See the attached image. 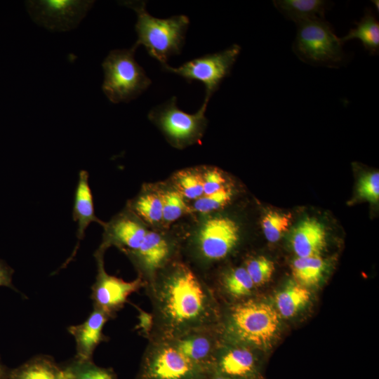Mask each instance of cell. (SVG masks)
I'll return each instance as SVG.
<instances>
[{"mask_svg":"<svg viewBox=\"0 0 379 379\" xmlns=\"http://www.w3.org/2000/svg\"><path fill=\"white\" fill-rule=\"evenodd\" d=\"M135 51L133 47L112 50L102 64L104 71L102 88L113 103L130 102L151 84V80L135 61Z\"/></svg>","mask_w":379,"mask_h":379,"instance_id":"cell-4","label":"cell"},{"mask_svg":"<svg viewBox=\"0 0 379 379\" xmlns=\"http://www.w3.org/2000/svg\"><path fill=\"white\" fill-rule=\"evenodd\" d=\"M222 286L230 296L237 299L249 296L255 288L244 267L228 272L222 278Z\"/></svg>","mask_w":379,"mask_h":379,"instance_id":"cell-25","label":"cell"},{"mask_svg":"<svg viewBox=\"0 0 379 379\" xmlns=\"http://www.w3.org/2000/svg\"><path fill=\"white\" fill-rule=\"evenodd\" d=\"M297 25L293 51L303 62L337 68L343 64V43L331 25L324 18H314Z\"/></svg>","mask_w":379,"mask_h":379,"instance_id":"cell-5","label":"cell"},{"mask_svg":"<svg viewBox=\"0 0 379 379\" xmlns=\"http://www.w3.org/2000/svg\"><path fill=\"white\" fill-rule=\"evenodd\" d=\"M93 1H28L27 6L32 19L39 25L54 32H64L77 27L92 7Z\"/></svg>","mask_w":379,"mask_h":379,"instance_id":"cell-9","label":"cell"},{"mask_svg":"<svg viewBox=\"0 0 379 379\" xmlns=\"http://www.w3.org/2000/svg\"><path fill=\"white\" fill-rule=\"evenodd\" d=\"M244 267L255 286H260L267 283L275 269L274 262L264 256L251 258Z\"/></svg>","mask_w":379,"mask_h":379,"instance_id":"cell-31","label":"cell"},{"mask_svg":"<svg viewBox=\"0 0 379 379\" xmlns=\"http://www.w3.org/2000/svg\"><path fill=\"white\" fill-rule=\"evenodd\" d=\"M276 8L296 24L314 18H324L328 4L323 0H276Z\"/></svg>","mask_w":379,"mask_h":379,"instance_id":"cell-20","label":"cell"},{"mask_svg":"<svg viewBox=\"0 0 379 379\" xmlns=\"http://www.w3.org/2000/svg\"><path fill=\"white\" fill-rule=\"evenodd\" d=\"M72 217L77 222V243L73 253L67 262L68 263L73 258L78 249L79 242L85 235V231L88 225L93 222L105 225L95 214L93 194L88 183V173L86 171H80L78 184L75 190Z\"/></svg>","mask_w":379,"mask_h":379,"instance_id":"cell-18","label":"cell"},{"mask_svg":"<svg viewBox=\"0 0 379 379\" xmlns=\"http://www.w3.org/2000/svg\"><path fill=\"white\" fill-rule=\"evenodd\" d=\"M239 240V227L232 219L215 216L206 219L200 226L196 245L199 253L207 261L226 258Z\"/></svg>","mask_w":379,"mask_h":379,"instance_id":"cell-11","label":"cell"},{"mask_svg":"<svg viewBox=\"0 0 379 379\" xmlns=\"http://www.w3.org/2000/svg\"><path fill=\"white\" fill-rule=\"evenodd\" d=\"M310 297L307 288L289 282L275 296L277 312L284 318L293 317L307 305Z\"/></svg>","mask_w":379,"mask_h":379,"instance_id":"cell-21","label":"cell"},{"mask_svg":"<svg viewBox=\"0 0 379 379\" xmlns=\"http://www.w3.org/2000/svg\"><path fill=\"white\" fill-rule=\"evenodd\" d=\"M240 51L241 47L233 44L224 51L193 59L178 67L166 65L164 68L167 72L182 77L189 82L198 81L203 83L206 88L204 102L208 104L222 81L230 74Z\"/></svg>","mask_w":379,"mask_h":379,"instance_id":"cell-7","label":"cell"},{"mask_svg":"<svg viewBox=\"0 0 379 379\" xmlns=\"http://www.w3.org/2000/svg\"><path fill=\"white\" fill-rule=\"evenodd\" d=\"M358 196L371 203L379 200V173H368L361 177L357 185Z\"/></svg>","mask_w":379,"mask_h":379,"instance_id":"cell-32","label":"cell"},{"mask_svg":"<svg viewBox=\"0 0 379 379\" xmlns=\"http://www.w3.org/2000/svg\"><path fill=\"white\" fill-rule=\"evenodd\" d=\"M8 370L9 369L7 368L6 366H5L2 364L1 358H0V379H4L5 378V377L7 375V373H8Z\"/></svg>","mask_w":379,"mask_h":379,"instance_id":"cell-36","label":"cell"},{"mask_svg":"<svg viewBox=\"0 0 379 379\" xmlns=\"http://www.w3.org/2000/svg\"><path fill=\"white\" fill-rule=\"evenodd\" d=\"M206 379H234V378H230V377L218 374L217 373L211 371L208 374Z\"/></svg>","mask_w":379,"mask_h":379,"instance_id":"cell-35","label":"cell"},{"mask_svg":"<svg viewBox=\"0 0 379 379\" xmlns=\"http://www.w3.org/2000/svg\"><path fill=\"white\" fill-rule=\"evenodd\" d=\"M255 349L241 344L222 342L211 371L234 379H264Z\"/></svg>","mask_w":379,"mask_h":379,"instance_id":"cell-12","label":"cell"},{"mask_svg":"<svg viewBox=\"0 0 379 379\" xmlns=\"http://www.w3.org/2000/svg\"><path fill=\"white\" fill-rule=\"evenodd\" d=\"M137 266L150 278L149 282L166 265L171 253L168 242L156 232L147 231L139 248L128 253Z\"/></svg>","mask_w":379,"mask_h":379,"instance_id":"cell-16","label":"cell"},{"mask_svg":"<svg viewBox=\"0 0 379 379\" xmlns=\"http://www.w3.org/2000/svg\"><path fill=\"white\" fill-rule=\"evenodd\" d=\"M204 171L202 172L204 194L215 193L227 185L223 173L219 169L208 168Z\"/></svg>","mask_w":379,"mask_h":379,"instance_id":"cell-33","label":"cell"},{"mask_svg":"<svg viewBox=\"0 0 379 379\" xmlns=\"http://www.w3.org/2000/svg\"><path fill=\"white\" fill-rule=\"evenodd\" d=\"M291 244L297 257L320 255L326 245L324 226L316 218L302 220L292 231Z\"/></svg>","mask_w":379,"mask_h":379,"instance_id":"cell-17","label":"cell"},{"mask_svg":"<svg viewBox=\"0 0 379 379\" xmlns=\"http://www.w3.org/2000/svg\"><path fill=\"white\" fill-rule=\"evenodd\" d=\"M218 327L222 342L265 350L279 333V315L268 303L250 298L232 305L225 323Z\"/></svg>","mask_w":379,"mask_h":379,"instance_id":"cell-2","label":"cell"},{"mask_svg":"<svg viewBox=\"0 0 379 379\" xmlns=\"http://www.w3.org/2000/svg\"><path fill=\"white\" fill-rule=\"evenodd\" d=\"M176 190L184 199L197 200L204 194L202 172L197 169H185L177 173L174 178Z\"/></svg>","mask_w":379,"mask_h":379,"instance_id":"cell-26","label":"cell"},{"mask_svg":"<svg viewBox=\"0 0 379 379\" xmlns=\"http://www.w3.org/2000/svg\"><path fill=\"white\" fill-rule=\"evenodd\" d=\"M98 265L96 279L92 286L91 299L93 308L100 309L112 318L127 302L128 296L145 285L142 277L126 281L121 278L108 274L104 267V253H95Z\"/></svg>","mask_w":379,"mask_h":379,"instance_id":"cell-10","label":"cell"},{"mask_svg":"<svg viewBox=\"0 0 379 379\" xmlns=\"http://www.w3.org/2000/svg\"><path fill=\"white\" fill-rule=\"evenodd\" d=\"M207 105L204 102L196 114H187L177 107L173 97L151 109L149 117L173 144L184 146L200 137L206 124Z\"/></svg>","mask_w":379,"mask_h":379,"instance_id":"cell-8","label":"cell"},{"mask_svg":"<svg viewBox=\"0 0 379 379\" xmlns=\"http://www.w3.org/2000/svg\"><path fill=\"white\" fill-rule=\"evenodd\" d=\"M343 44L351 39H359L364 48L371 54H378L379 51V22L371 10H366L356 27L348 34L340 38Z\"/></svg>","mask_w":379,"mask_h":379,"instance_id":"cell-22","label":"cell"},{"mask_svg":"<svg viewBox=\"0 0 379 379\" xmlns=\"http://www.w3.org/2000/svg\"><path fill=\"white\" fill-rule=\"evenodd\" d=\"M134 212L150 224L162 221V201L159 193L140 195L132 204Z\"/></svg>","mask_w":379,"mask_h":379,"instance_id":"cell-27","label":"cell"},{"mask_svg":"<svg viewBox=\"0 0 379 379\" xmlns=\"http://www.w3.org/2000/svg\"><path fill=\"white\" fill-rule=\"evenodd\" d=\"M135 379H206L209 373L169 341L150 338Z\"/></svg>","mask_w":379,"mask_h":379,"instance_id":"cell-6","label":"cell"},{"mask_svg":"<svg viewBox=\"0 0 379 379\" xmlns=\"http://www.w3.org/2000/svg\"><path fill=\"white\" fill-rule=\"evenodd\" d=\"M233 192L227 185L220 190L211 194H204L194 201L193 209L201 213H208L226 206L232 199Z\"/></svg>","mask_w":379,"mask_h":379,"instance_id":"cell-30","label":"cell"},{"mask_svg":"<svg viewBox=\"0 0 379 379\" xmlns=\"http://www.w3.org/2000/svg\"><path fill=\"white\" fill-rule=\"evenodd\" d=\"M62 367L67 379H117L112 368L98 366L93 360L74 357Z\"/></svg>","mask_w":379,"mask_h":379,"instance_id":"cell-24","label":"cell"},{"mask_svg":"<svg viewBox=\"0 0 379 379\" xmlns=\"http://www.w3.org/2000/svg\"><path fill=\"white\" fill-rule=\"evenodd\" d=\"M104 226L103 241L98 249L102 252L111 245L117 246L127 253L135 251L147 232L140 222L128 213L119 215Z\"/></svg>","mask_w":379,"mask_h":379,"instance_id":"cell-14","label":"cell"},{"mask_svg":"<svg viewBox=\"0 0 379 379\" xmlns=\"http://www.w3.org/2000/svg\"><path fill=\"white\" fill-rule=\"evenodd\" d=\"M126 6L133 9L138 16L135 31L138 40L133 46L142 45L149 55L165 66L173 55L180 54L184 44L185 33L190 21L187 16L179 15L167 19L152 16L142 1H125Z\"/></svg>","mask_w":379,"mask_h":379,"instance_id":"cell-3","label":"cell"},{"mask_svg":"<svg viewBox=\"0 0 379 379\" xmlns=\"http://www.w3.org/2000/svg\"><path fill=\"white\" fill-rule=\"evenodd\" d=\"M147 291L153 310L149 339L171 340L219 324L220 311L213 291L182 262L157 273Z\"/></svg>","mask_w":379,"mask_h":379,"instance_id":"cell-1","label":"cell"},{"mask_svg":"<svg viewBox=\"0 0 379 379\" xmlns=\"http://www.w3.org/2000/svg\"><path fill=\"white\" fill-rule=\"evenodd\" d=\"M4 379H67L62 366L48 355H37L9 369Z\"/></svg>","mask_w":379,"mask_h":379,"instance_id":"cell-19","label":"cell"},{"mask_svg":"<svg viewBox=\"0 0 379 379\" xmlns=\"http://www.w3.org/2000/svg\"><path fill=\"white\" fill-rule=\"evenodd\" d=\"M218 326L194 329L166 340L192 362L210 373L215 354L222 343Z\"/></svg>","mask_w":379,"mask_h":379,"instance_id":"cell-13","label":"cell"},{"mask_svg":"<svg viewBox=\"0 0 379 379\" xmlns=\"http://www.w3.org/2000/svg\"><path fill=\"white\" fill-rule=\"evenodd\" d=\"M13 272V269L0 259V286H6L17 291L12 284Z\"/></svg>","mask_w":379,"mask_h":379,"instance_id":"cell-34","label":"cell"},{"mask_svg":"<svg viewBox=\"0 0 379 379\" xmlns=\"http://www.w3.org/2000/svg\"><path fill=\"white\" fill-rule=\"evenodd\" d=\"M373 2V4H375V8H377V11H378V1H372Z\"/></svg>","mask_w":379,"mask_h":379,"instance_id":"cell-37","label":"cell"},{"mask_svg":"<svg viewBox=\"0 0 379 379\" xmlns=\"http://www.w3.org/2000/svg\"><path fill=\"white\" fill-rule=\"evenodd\" d=\"M292 215L277 211H268L262 218L261 227L264 235L270 242L278 241L288 229Z\"/></svg>","mask_w":379,"mask_h":379,"instance_id":"cell-28","label":"cell"},{"mask_svg":"<svg viewBox=\"0 0 379 379\" xmlns=\"http://www.w3.org/2000/svg\"><path fill=\"white\" fill-rule=\"evenodd\" d=\"M162 201V222L168 225L190 211L184 197L177 190L159 193Z\"/></svg>","mask_w":379,"mask_h":379,"instance_id":"cell-29","label":"cell"},{"mask_svg":"<svg viewBox=\"0 0 379 379\" xmlns=\"http://www.w3.org/2000/svg\"><path fill=\"white\" fill-rule=\"evenodd\" d=\"M325 270L326 262L320 255L297 257L292 264V273L295 282L306 288L318 285Z\"/></svg>","mask_w":379,"mask_h":379,"instance_id":"cell-23","label":"cell"},{"mask_svg":"<svg viewBox=\"0 0 379 379\" xmlns=\"http://www.w3.org/2000/svg\"><path fill=\"white\" fill-rule=\"evenodd\" d=\"M112 317L104 311L93 308L88 317L81 324L71 326L68 332L76 342L75 358L92 360L93 352L98 345L105 340L102 329Z\"/></svg>","mask_w":379,"mask_h":379,"instance_id":"cell-15","label":"cell"}]
</instances>
